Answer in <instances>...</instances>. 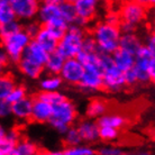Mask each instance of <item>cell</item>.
<instances>
[{
  "label": "cell",
  "instance_id": "1",
  "mask_svg": "<svg viewBox=\"0 0 155 155\" xmlns=\"http://www.w3.org/2000/svg\"><path fill=\"white\" fill-rule=\"evenodd\" d=\"M89 33L94 38L101 53L113 55L119 50L120 37L123 35L119 26L109 24L102 19L91 25Z\"/></svg>",
  "mask_w": 155,
  "mask_h": 155
},
{
  "label": "cell",
  "instance_id": "2",
  "mask_svg": "<svg viewBox=\"0 0 155 155\" xmlns=\"http://www.w3.org/2000/svg\"><path fill=\"white\" fill-rule=\"evenodd\" d=\"M79 118L77 106L73 101L66 99L61 104L53 107V115L48 121L51 127L54 128L60 135H64L69 128L74 126Z\"/></svg>",
  "mask_w": 155,
  "mask_h": 155
},
{
  "label": "cell",
  "instance_id": "3",
  "mask_svg": "<svg viewBox=\"0 0 155 155\" xmlns=\"http://www.w3.org/2000/svg\"><path fill=\"white\" fill-rule=\"evenodd\" d=\"M89 33V29L80 27L78 25H70L69 31L63 37L58 46V54H61L65 60L75 58L78 54L82 51L83 39Z\"/></svg>",
  "mask_w": 155,
  "mask_h": 155
},
{
  "label": "cell",
  "instance_id": "4",
  "mask_svg": "<svg viewBox=\"0 0 155 155\" xmlns=\"http://www.w3.org/2000/svg\"><path fill=\"white\" fill-rule=\"evenodd\" d=\"M150 2L144 1H127L119 7L118 14L120 23H126L138 28L147 19L150 12Z\"/></svg>",
  "mask_w": 155,
  "mask_h": 155
},
{
  "label": "cell",
  "instance_id": "5",
  "mask_svg": "<svg viewBox=\"0 0 155 155\" xmlns=\"http://www.w3.org/2000/svg\"><path fill=\"white\" fill-rule=\"evenodd\" d=\"M31 42V38L23 29L9 37L1 39V46H2V50L6 52V54L8 55V58H10V62L17 65L23 58L24 53Z\"/></svg>",
  "mask_w": 155,
  "mask_h": 155
},
{
  "label": "cell",
  "instance_id": "6",
  "mask_svg": "<svg viewBox=\"0 0 155 155\" xmlns=\"http://www.w3.org/2000/svg\"><path fill=\"white\" fill-rule=\"evenodd\" d=\"M78 87L85 93H93L104 90V72L99 63L84 66V75Z\"/></svg>",
  "mask_w": 155,
  "mask_h": 155
},
{
  "label": "cell",
  "instance_id": "7",
  "mask_svg": "<svg viewBox=\"0 0 155 155\" xmlns=\"http://www.w3.org/2000/svg\"><path fill=\"white\" fill-rule=\"evenodd\" d=\"M12 6L17 20L27 23L37 19L41 2L36 0H12Z\"/></svg>",
  "mask_w": 155,
  "mask_h": 155
},
{
  "label": "cell",
  "instance_id": "8",
  "mask_svg": "<svg viewBox=\"0 0 155 155\" xmlns=\"http://www.w3.org/2000/svg\"><path fill=\"white\" fill-rule=\"evenodd\" d=\"M83 75H84V66L77 58L65 60L63 69L60 73V77L62 78L63 82L72 85H79Z\"/></svg>",
  "mask_w": 155,
  "mask_h": 155
},
{
  "label": "cell",
  "instance_id": "9",
  "mask_svg": "<svg viewBox=\"0 0 155 155\" xmlns=\"http://www.w3.org/2000/svg\"><path fill=\"white\" fill-rule=\"evenodd\" d=\"M78 18L81 19L88 28L96 20L99 10V2L97 0H74Z\"/></svg>",
  "mask_w": 155,
  "mask_h": 155
},
{
  "label": "cell",
  "instance_id": "10",
  "mask_svg": "<svg viewBox=\"0 0 155 155\" xmlns=\"http://www.w3.org/2000/svg\"><path fill=\"white\" fill-rule=\"evenodd\" d=\"M124 72L119 71L116 65L104 71V90L110 93L119 92L126 87Z\"/></svg>",
  "mask_w": 155,
  "mask_h": 155
},
{
  "label": "cell",
  "instance_id": "11",
  "mask_svg": "<svg viewBox=\"0 0 155 155\" xmlns=\"http://www.w3.org/2000/svg\"><path fill=\"white\" fill-rule=\"evenodd\" d=\"M75 126H77L84 144L92 145V144L97 143L98 140H100V137H99L100 126L98 125V121L88 119V118H82L78 121Z\"/></svg>",
  "mask_w": 155,
  "mask_h": 155
},
{
  "label": "cell",
  "instance_id": "12",
  "mask_svg": "<svg viewBox=\"0 0 155 155\" xmlns=\"http://www.w3.org/2000/svg\"><path fill=\"white\" fill-rule=\"evenodd\" d=\"M58 18H62L60 9V0H46L41 2L37 20L43 26H46Z\"/></svg>",
  "mask_w": 155,
  "mask_h": 155
},
{
  "label": "cell",
  "instance_id": "13",
  "mask_svg": "<svg viewBox=\"0 0 155 155\" xmlns=\"http://www.w3.org/2000/svg\"><path fill=\"white\" fill-rule=\"evenodd\" d=\"M23 136L24 135L17 128L12 127L10 129H6L4 126H1L0 127V153H7L12 150H15Z\"/></svg>",
  "mask_w": 155,
  "mask_h": 155
},
{
  "label": "cell",
  "instance_id": "14",
  "mask_svg": "<svg viewBox=\"0 0 155 155\" xmlns=\"http://www.w3.org/2000/svg\"><path fill=\"white\" fill-rule=\"evenodd\" d=\"M107 113H109V105L108 102L99 97H94L90 99L88 105L84 110V118L91 120H98L101 117H104Z\"/></svg>",
  "mask_w": 155,
  "mask_h": 155
},
{
  "label": "cell",
  "instance_id": "15",
  "mask_svg": "<svg viewBox=\"0 0 155 155\" xmlns=\"http://www.w3.org/2000/svg\"><path fill=\"white\" fill-rule=\"evenodd\" d=\"M33 98H34V104H33L31 121L38 124L48 123L53 115V106L36 98L35 96H33Z\"/></svg>",
  "mask_w": 155,
  "mask_h": 155
},
{
  "label": "cell",
  "instance_id": "16",
  "mask_svg": "<svg viewBox=\"0 0 155 155\" xmlns=\"http://www.w3.org/2000/svg\"><path fill=\"white\" fill-rule=\"evenodd\" d=\"M48 54L50 53H47L45 48L34 39V41H31V44L26 48V51H25V53L23 55V58H26L28 61L36 63V64H38L41 66H45Z\"/></svg>",
  "mask_w": 155,
  "mask_h": 155
},
{
  "label": "cell",
  "instance_id": "17",
  "mask_svg": "<svg viewBox=\"0 0 155 155\" xmlns=\"http://www.w3.org/2000/svg\"><path fill=\"white\" fill-rule=\"evenodd\" d=\"M34 98L26 97L12 105V116L19 121H31Z\"/></svg>",
  "mask_w": 155,
  "mask_h": 155
},
{
  "label": "cell",
  "instance_id": "18",
  "mask_svg": "<svg viewBox=\"0 0 155 155\" xmlns=\"http://www.w3.org/2000/svg\"><path fill=\"white\" fill-rule=\"evenodd\" d=\"M98 125L100 127H111L120 130L128 125V119L127 117L119 113L109 111L98 120Z\"/></svg>",
  "mask_w": 155,
  "mask_h": 155
},
{
  "label": "cell",
  "instance_id": "19",
  "mask_svg": "<svg viewBox=\"0 0 155 155\" xmlns=\"http://www.w3.org/2000/svg\"><path fill=\"white\" fill-rule=\"evenodd\" d=\"M144 46V42L136 33L134 34H123L120 37L119 48L126 51L130 54L135 55L138 53V51Z\"/></svg>",
  "mask_w": 155,
  "mask_h": 155
},
{
  "label": "cell",
  "instance_id": "20",
  "mask_svg": "<svg viewBox=\"0 0 155 155\" xmlns=\"http://www.w3.org/2000/svg\"><path fill=\"white\" fill-rule=\"evenodd\" d=\"M114 63L116 68L121 72H127V71L134 69L136 63V56L135 55L128 53L126 51L118 50L113 54Z\"/></svg>",
  "mask_w": 155,
  "mask_h": 155
},
{
  "label": "cell",
  "instance_id": "21",
  "mask_svg": "<svg viewBox=\"0 0 155 155\" xmlns=\"http://www.w3.org/2000/svg\"><path fill=\"white\" fill-rule=\"evenodd\" d=\"M17 68L25 77L29 78L31 80H38L42 78V75L45 74L44 66H41L36 63L31 62L26 58H21L19 63L17 64Z\"/></svg>",
  "mask_w": 155,
  "mask_h": 155
},
{
  "label": "cell",
  "instance_id": "22",
  "mask_svg": "<svg viewBox=\"0 0 155 155\" xmlns=\"http://www.w3.org/2000/svg\"><path fill=\"white\" fill-rule=\"evenodd\" d=\"M63 80L60 75L45 74L38 81V90L41 92H55L61 89Z\"/></svg>",
  "mask_w": 155,
  "mask_h": 155
},
{
  "label": "cell",
  "instance_id": "23",
  "mask_svg": "<svg viewBox=\"0 0 155 155\" xmlns=\"http://www.w3.org/2000/svg\"><path fill=\"white\" fill-rule=\"evenodd\" d=\"M65 63V58L61 54H58L55 51L53 53L48 54L46 64L44 66L45 69V74H51V75H60L61 71L63 69V65Z\"/></svg>",
  "mask_w": 155,
  "mask_h": 155
},
{
  "label": "cell",
  "instance_id": "24",
  "mask_svg": "<svg viewBox=\"0 0 155 155\" xmlns=\"http://www.w3.org/2000/svg\"><path fill=\"white\" fill-rule=\"evenodd\" d=\"M152 58H136V63L134 66L138 83L146 84L151 82V77H150V66H151Z\"/></svg>",
  "mask_w": 155,
  "mask_h": 155
},
{
  "label": "cell",
  "instance_id": "25",
  "mask_svg": "<svg viewBox=\"0 0 155 155\" xmlns=\"http://www.w3.org/2000/svg\"><path fill=\"white\" fill-rule=\"evenodd\" d=\"M18 85L15 77L12 73H4L0 78V100H7L9 94Z\"/></svg>",
  "mask_w": 155,
  "mask_h": 155
},
{
  "label": "cell",
  "instance_id": "26",
  "mask_svg": "<svg viewBox=\"0 0 155 155\" xmlns=\"http://www.w3.org/2000/svg\"><path fill=\"white\" fill-rule=\"evenodd\" d=\"M35 41L38 44H41L47 53H53L55 51L58 50V41L55 37L50 34V31H47L45 27L42 28V31H39V34L37 35V37L35 38Z\"/></svg>",
  "mask_w": 155,
  "mask_h": 155
},
{
  "label": "cell",
  "instance_id": "27",
  "mask_svg": "<svg viewBox=\"0 0 155 155\" xmlns=\"http://www.w3.org/2000/svg\"><path fill=\"white\" fill-rule=\"evenodd\" d=\"M16 150L20 155H37L41 154V152L43 151L42 148L39 147L38 144L26 136L21 137V140L18 142L17 146H16Z\"/></svg>",
  "mask_w": 155,
  "mask_h": 155
},
{
  "label": "cell",
  "instance_id": "28",
  "mask_svg": "<svg viewBox=\"0 0 155 155\" xmlns=\"http://www.w3.org/2000/svg\"><path fill=\"white\" fill-rule=\"evenodd\" d=\"M69 26H70V25L66 23L63 18H58V19L54 20V21H52V23H50L48 25L43 26V27L46 28L47 31H50L51 35L53 36V37H55V38L60 42V41L65 36L66 33H68Z\"/></svg>",
  "mask_w": 155,
  "mask_h": 155
},
{
  "label": "cell",
  "instance_id": "29",
  "mask_svg": "<svg viewBox=\"0 0 155 155\" xmlns=\"http://www.w3.org/2000/svg\"><path fill=\"white\" fill-rule=\"evenodd\" d=\"M60 9L62 18L65 20L69 25H73L78 19L77 9L73 1L69 0H60Z\"/></svg>",
  "mask_w": 155,
  "mask_h": 155
},
{
  "label": "cell",
  "instance_id": "30",
  "mask_svg": "<svg viewBox=\"0 0 155 155\" xmlns=\"http://www.w3.org/2000/svg\"><path fill=\"white\" fill-rule=\"evenodd\" d=\"M15 20H17V18L12 9V0H1L0 1V25H6Z\"/></svg>",
  "mask_w": 155,
  "mask_h": 155
},
{
  "label": "cell",
  "instance_id": "31",
  "mask_svg": "<svg viewBox=\"0 0 155 155\" xmlns=\"http://www.w3.org/2000/svg\"><path fill=\"white\" fill-rule=\"evenodd\" d=\"M62 142L64 147H74V146H79V145L83 144L81 135L75 125L69 128V130L63 135Z\"/></svg>",
  "mask_w": 155,
  "mask_h": 155
},
{
  "label": "cell",
  "instance_id": "32",
  "mask_svg": "<svg viewBox=\"0 0 155 155\" xmlns=\"http://www.w3.org/2000/svg\"><path fill=\"white\" fill-rule=\"evenodd\" d=\"M34 96H35L36 98L41 99V100L45 101L47 104L52 105L53 107L58 105V104H61V102H63V101H65L66 99H68V98H66L63 93L60 92V91H55V92H41V91H38V92L35 93Z\"/></svg>",
  "mask_w": 155,
  "mask_h": 155
},
{
  "label": "cell",
  "instance_id": "33",
  "mask_svg": "<svg viewBox=\"0 0 155 155\" xmlns=\"http://www.w3.org/2000/svg\"><path fill=\"white\" fill-rule=\"evenodd\" d=\"M63 152L64 155H97L96 148L88 144H81L74 147H64Z\"/></svg>",
  "mask_w": 155,
  "mask_h": 155
},
{
  "label": "cell",
  "instance_id": "34",
  "mask_svg": "<svg viewBox=\"0 0 155 155\" xmlns=\"http://www.w3.org/2000/svg\"><path fill=\"white\" fill-rule=\"evenodd\" d=\"M120 136V130L111 127H100L99 137L105 144H114Z\"/></svg>",
  "mask_w": 155,
  "mask_h": 155
},
{
  "label": "cell",
  "instance_id": "35",
  "mask_svg": "<svg viewBox=\"0 0 155 155\" xmlns=\"http://www.w3.org/2000/svg\"><path fill=\"white\" fill-rule=\"evenodd\" d=\"M24 29V24H21L19 20H15L12 23L6 24V25H0V36L1 39L9 37V36L14 35L18 31Z\"/></svg>",
  "mask_w": 155,
  "mask_h": 155
},
{
  "label": "cell",
  "instance_id": "36",
  "mask_svg": "<svg viewBox=\"0 0 155 155\" xmlns=\"http://www.w3.org/2000/svg\"><path fill=\"white\" fill-rule=\"evenodd\" d=\"M26 97H28L27 88L24 84H18L15 89H14V91L9 94V97L7 98L6 101H8V102L12 104V105H14L16 102H18V101L25 99Z\"/></svg>",
  "mask_w": 155,
  "mask_h": 155
},
{
  "label": "cell",
  "instance_id": "37",
  "mask_svg": "<svg viewBox=\"0 0 155 155\" xmlns=\"http://www.w3.org/2000/svg\"><path fill=\"white\" fill-rule=\"evenodd\" d=\"M97 155H119L123 153V148L116 144H102L96 147Z\"/></svg>",
  "mask_w": 155,
  "mask_h": 155
},
{
  "label": "cell",
  "instance_id": "38",
  "mask_svg": "<svg viewBox=\"0 0 155 155\" xmlns=\"http://www.w3.org/2000/svg\"><path fill=\"white\" fill-rule=\"evenodd\" d=\"M43 25L39 23L38 20H31V21H27V23L24 24V31L27 33V35L31 38V41L37 37V35L39 34V31H42Z\"/></svg>",
  "mask_w": 155,
  "mask_h": 155
},
{
  "label": "cell",
  "instance_id": "39",
  "mask_svg": "<svg viewBox=\"0 0 155 155\" xmlns=\"http://www.w3.org/2000/svg\"><path fill=\"white\" fill-rule=\"evenodd\" d=\"M82 51L87 52V53H98L99 48L94 38L90 35V33H88V35L85 36L83 39V44H82Z\"/></svg>",
  "mask_w": 155,
  "mask_h": 155
},
{
  "label": "cell",
  "instance_id": "40",
  "mask_svg": "<svg viewBox=\"0 0 155 155\" xmlns=\"http://www.w3.org/2000/svg\"><path fill=\"white\" fill-rule=\"evenodd\" d=\"M0 116L2 118H7L12 116V105L6 100H0Z\"/></svg>",
  "mask_w": 155,
  "mask_h": 155
},
{
  "label": "cell",
  "instance_id": "41",
  "mask_svg": "<svg viewBox=\"0 0 155 155\" xmlns=\"http://www.w3.org/2000/svg\"><path fill=\"white\" fill-rule=\"evenodd\" d=\"M144 45L147 47L150 52L152 54V58H155V34L153 33H148L146 37H145V41H144Z\"/></svg>",
  "mask_w": 155,
  "mask_h": 155
},
{
  "label": "cell",
  "instance_id": "42",
  "mask_svg": "<svg viewBox=\"0 0 155 155\" xmlns=\"http://www.w3.org/2000/svg\"><path fill=\"white\" fill-rule=\"evenodd\" d=\"M124 74H125V80H126V84H127L128 87H132V85L136 84V83H138L137 75H136L134 69L127 71V72H125Z\"/></svg>",
  "mask_w": 155,
  "mask_h": 155
},
{
  "label": "cell",
  "instance_id": "43",
  "mask_svg": "<svg viewBox=\"0 0 155 155\" xmlns=\"http://www.w3.org/2000/svg\"><path fill=\"white\" fill-rule=\"evenodd\" d=\"M136 58H152V54L150 50H148L147 47L144 45L140 51H138V53L136 54Z\"/></svg>",
  "mask_w": 155,
  "mask_h": 155
},
{
  "label": "cell",
  "instance_id": "44",
  "mask_svg": "<svg viewBox=\"0 0 155 155\" xmlns=\"http://www.w3.org/2000/svg\"><path fill=\"white\" fill-rule=\"evenodd\" d=\"M10 62V58H8V55L6 54V52L4 50L0 51V65L1 68H5V66H8Z\"/></svg>",
  "mask_w": 155,
  "mask_h": 155
},
{
  "label": "cell",
  "instance_id": "45",
  "mask_svg": "<svg viewBox=\"0 0 155 155\" xmlns=\"http://www.w3.org/2000/svg\"><path fill=\"white\" fill-rule=\"evenodd\" d=\"M150 77H151V82L155 83V58H152L151 66H150Z\"/></svg>",
  "mask_w": 155,
  "mask_h": 155
},
{
  "label": "cell",
  "instance_id": "46",
  "mask_svg": "<svg viewBox=\"0 0 155 155\" xmlns=\"http://www.w3.org/2000/svg\"><path fill=\"white\" fill-rule=\"evenodd\" d=\"M39 155H64L63 151H42Z\"/></svg>",
  "mask_w": 155,
  "mask_h": 155
},
{
  "label": "cell",
  "instance_id": "47",
  "mask_svg": "<svg viewBox=\"0 0 155 155\" xmlns=\"http://www.w3.org/2000/svg\"><path fill=\"white\" fill-rule=\"evenodd\" d=\"M0 155H20L18 152H17V150H12V151L7 152V153H0Z\"/></svg>",
  "mask_w": 155,
  "mask_h": 155
},
{
  "label": "cell",
  "instance_id": "48",
  "mask_svg": "<svg viewBox=\"0 0 155 155\" xmlns=\"http://www.w3.org/2000/svg\"><path fill=\"white\" fill-rule=\"evenodd\" d=\"M150 29H151V33L155 34V16L154 18H153V20L151 21V24H150Z\"/></svg>",
  "mask_w": 155,
  "mask_h": 155
},
{
  "label": "cell",
  "instance_id": "49",
  "mask_svg": "<svg viewBox=\"0 0 155 155\" xmlns=\"http://www.w3.org/2000/svg\"><path fill=\"white\" fill-rule=\"evenodd\" d=\"M136 155H153L150 151H138Z\"/></svg>",
  "mask_w": 155,
  "mask_h": 155
},
{
  "label": "cell",
  "instance_id": "50",
  "mask_svg": "<svg viewBox=\"0 0 155 155\" xmlns=\"http://www.w3.org/2000/svg\"><path fill=\"white\" fill-rule=\"evenodd\" d=\"M119 155H136V153H132V152H123Z\"/></svg>",
  "mask_w": 155,
  "mask_h": 155
},
{
  "label": "cell",
  "instance_id": "51",
  "mask_svg": "<svg viewBox=\"0 0 155 155\" xmlns=\"http://www.w3.org/2000/svg\"><path fill=\"white\" fill-rule=\"evenodd\" d=\"M150 5H151L152 9H153V10L155 12V1H151V2H150Z\"/></svg>",
  "mask_w": 155,
  "mask_h": 155
},
{
  "label": "cell",
  "instance_id": "52",
  "mask_svg": "<svg viewBox=\"0 0 155 155\" xmlns=\"http://www.w3.org/2000/svg\"><path fill=\"white\" fill-rule=\"evenodd\" d=\"M37 155H39V154H37Z\"/></svg>",
  "mask_w": 155,
  "mask_h": 155
}]
</instances>
